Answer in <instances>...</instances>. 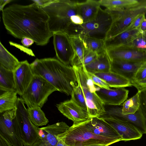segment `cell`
Segmentation results:
<instances>
[{
	"label": "cell",
	"mask_w": 146,
	"mask_h": 146,
	"mask_svg": "<svg viewBox=\"0 0 146 146\" xmlns=\"http://www.w3.org/2000/svg\"><path fill=\"white\" fill-rule=\"evenodd\" d=\"M114 106L106 109V113L101 117H107L127 122L135 126L143 134H146L144 119L139 108L135 113L124 114L122 111V105Z\"/></svg>",
	"instance_id": "12"
},
{
	"label": "cell",
	"mask_w": 146,
	"mask_h": 146,
	"mask_svg": "<svg viewBox=\"0 0 146 146\" xmlns=\"http://www.w3.org/2000/svg\"><path fill=\"white\" fill-rule=\"evenodd\" d=\"M21 42L23 46L28 47L33 44L34 41L29 38L24 37L21 39Z\"/></svg>",
	"instance_id": "43"
},
{
	"label": "cell",
	"mask_w": 146,
	"mask_h": 146,
	"mask_svg": "<svg viewBox=\"0 0 146 146\" xmlns=\"http://www.w3.org/2000/svg\"><path fill=\"white\" fill-rule=\"evenodd\" d=\"M85 68L87 72L93 74L110 71L111 61L106 51L98 54L97 58Z\"/></svg>",
	"instance_id": "23"
},
{
	"label": "cell",
	"mask_w": 146,
	"mask_h": 146,
	"mask_svg": "<svg viewBox=\"0 0 146 146\" xmlns=\"http://www.w3.org/2000/svg\"><path fill=\"white\" fill-rule=\"evenodd\" d=\"M110 60L118 59L135 62H146V52L125 45L106 48Z\"/></svg>",
	"instance_id": "13"
},
{
	"label": "cell",
	"mask_w": 146,
	"mask_h": 146,
	"mask_svg": "<svg viewBox=\"0 0 146 146\" xmlns=\"http://www.w3.org/2000/svg\"><path fill=\"white\" fill-rule=\"evenodd\" d=\"M137 0H100V5L111 11H118L129 8L137 3Z\"/></svg>",
	"instance_id": "28"
},
{
	"label": "cell",
	"mask_w": 146,
	"mask_h": 146,
	"mask_svg": "<svg viewBox=\"0 0 146 146\" xmlns=\"http://www.w3.org/2000/svg\"><path fill=\"white\" fill-rule=\"evenodd\" d=\"M0 146H12V145L0 135Z\"/></svg>",
	"instance_id": "45"
},
{
	"label": "cell",
	"mask_w": 146,
	"mask_h": 146,
	"mask_svg": "<svg viewBox=\"0 0 146 146\" xmlns=\"http://www.w3.org/2000/svg\"><path fill=\"white\" fill-rule=\"evenodd\" d=\"M84 122L73 124L66 132L59 137V140H61L69 146H85L96 144L108 146L121 141L119 139L94 134L86 127Z\"/></svg>",
	"instance_id": "4"
},
{
	"label": "cell",
	"mask_w": 146,
	"mask_h": 146,
	"mask_svg": "<svg viewBox=\"0 0 146 146\" xmlns=\"http://www.w3.org/2000/svg\"><path fill=\"white\" fill-rule=\"evenodd\" d=\"M98 54L86 48L83 57L84 64L85 66L90 63L98 57Z\"/></svg>",
	"instance_id": "37"
},
{
	"label": "cell",
	"mask_w": 146,
	"mask_h": 146,
	"mask_svg": "<svg viewBox=\"0 0 146 146\" xmlns=\"http://www.w3.org/2000/svg\"><path fill=\"white\" fill-rule=\"evenodd\" d=\"M131 83L132 86L137 89L138 92L146 88V79L138 81H133Z\"/></svg>",
	"instance_id": "40"
},
{
	"label": "cell",
	"mask_w": 146,
	"mask_h": 146,
	"mask_svg": "<svg viewBox=\"0 0 146 146\" xmlns=\"http://www.w3.org/2000/svg\"><path fill=\"white\" fill-rule=\"evenodd\" d=\"M139 28L142 32L146 31V19L145 18L143 21Z\"/></svg>",
	"instance_id": "47"
},
{
	"label": "cell",
	"mask_w": 146,
	"mask_h": 146,
	"mask_svg": "<svg viewBox=\"0 0 146 146\" xmlns=\"http://www.w3.org/2000/svg\"><path fill=\"white\" fill-rule=\"evenodd\" d=\"M56 107L64 116L73 121V124L85 121L90 118L87 110L80 107L71 100L56 104Z\"/></svg>",
	"instance_id": "14"
},
{
	"label": "cell",
	"mask_w": 146,
	"mask_h": 146,
	"mask_svg": "<svg viewBox=\"0 0 146 146\" xmlns=\"http://www.w3.org/2000/svg\"><path fill=\"white\" fill-rule=\"evenodd\" d=\"M2 18L6 29L15 38H29L36 45L44 46L53 36L48 27V15L35 3L11 5L3 9Z\"/></svg>",
	"instance_id": "1"
},
{
	"label": "cell",
	"mask_w": 146,
	"mask_h": 146,
	"mask_svg": "<svg viewBox=\"0 0 146 146\" xmlns=\"http://www.w3.org/2000/svg\"><path fill=\"white\" fill-rule=\"evenodd\" d=\"M140 106V100L138 92L134 96L125 101L122 104V111L124 114L135 113Z\"/></svg>",
	"instance_id": "32"
},
{
	"label": "cell",
	"mask_w": 146,
	"mask_h": 146,
	"mask_svg": "<svg viewBox=\"0 0 146 146\" xmlns=\"http://www.w3.org/2000/svg\"><path fill=\"white\" fill-rule=\"evenodd\" d=\"M71 100L80 107L87 110V106L84 94L79 84L74 87L71 95Z\"/></svg>",
	"instance_id": "33"
},
{
	"label": "cell",
	"mask_w": 146,
	"mask_h": 146,
	"mask_svg": "<svg viewBox=\"0 0 146 146\" xmlns=\"http://www.w3.org/2000/svg\"><path fill=\"white\" fill-rule=\"evenodd\" d=\"M101 117L117 131L122 137V141L138 139L142 136L143 134L135 126L127 122L111 118Z\"/></svg>",
	"instance_id": "17"
},
{
	"label": "cell",
	"mask_w": 146,
	"mask_h": 146,
	"mask_svg": "<svg viewBox=\"0 0 146 146\" xmlns=\"http://www.w3.org/2000/svg\"><path fill=\"white\" fill-rule=\"evenodd\" d=\"M140 100L139 109L144 119L146 128V88L138 91Z\"/></svg>",
	"instance_id": "35"
},
{
	"label": "cell",
	"mask_w": 146,
	"mask_h": 146,
	"mask_svg": "<svg viewBox=\"0 0 146 146\" xmlns=\"http://www.w3.org/2000/svg\"><path fill=\"white\" fill-rule=\"evenodd\" d=\"M77 3L70 0H54L42 8L48 17V27L51 32L67 33L72 23L71 17L78 15Z\"/></svg>",
	"instance_id": "3"
},
{
	"label": "cell",
	"mask_w": 146,
	"mask_h": 146,
	"mask_svg": "<svg viewBox=\"0 0 146 146\" xmlns=\"http://www.w3.org/2000/svg\"><path fill=\"white\" fill-rule=\"evenodd\" d=\"M34 75L40 76L57 90L71 96L74 87L78 85L74 70L54 58L36 59L30 64Z\"/></svg>",
	"instance_id": "2"
},
{
	"label": "cell",
	"mask_w": 146,
	"mask_h": 146,
	"mask_svg": "<svg viewBox=\"0 0 146 146\" xmlns=\"http://www.w3.org/2000/svg\"><path fill=\"white\" fill-rule=\"evenodd\" d=\"M84 122L86 127L94 134L122 141V137L117 131L101 117H90Z\"/></svg>",
	"instance_id": "16"
},
{
	"label": "cell",
	"mask_w": 146,
	"mask_h": 146,
	"mask_svg": "<svg viewBox=\"0 0 146 146\" xmlns=\"http://www.w3.org/2000/svg\"><path fill=\"white\" fill-rule=\"evenodd\" d=\"M71 21L72 24L76 25H81L84 23L82 18L79 15L73 16L71 18Z\"/></svg>",
	"instance_id": "42"
},
{
	"label": "cell",
	"mask_w": 146,
	"mask_h": 146,
	"mask_svg": "<svg viewBox=\"0 0 146 146\" xmlns=\"http://www.w3.org/2000/svg\"><path fill=\"white\" fill-rule=\"evenodd\" d=\"M109 11L112 21L105 40L124 31L139 15L146 13V0H139L135 5L121 10Z\"/></svg>",
	"instance_id": "8"
},
{
	"label": "cell",
	"mask_w": 146,
	"mask_h": 146,
	"mask_svg": "<svg viewBox=\"0 0 146 146\" xmlns=\"http://www.w3.org/2000/svg\"><path fill=\"white\" fill-rule=\"evenodd\" d=\"M94 74L103 80L110 88H125L132 86L131 82L128 79L111 71Z\"/></svg>",
	"instance_id": "24"
},
{
	"label": "cell",
	"mask_w": 146,
	"mask_h": 146,
	"mask_svg": "<svg viewBox=\"0 0 146 146\" xmlns=\"http://www.w3.org/2000/svg\"><path fill=\"white\" fill-rule=\"evenodd\" d=\"M31 146H48L45 141L40 136Z\"/></svg>",
	"instance_id": "44"
},
{
	"label": "cell",
	"mask_w": 146,
	"mask_h": 146,
	"mask_svg": "<svg viewBox=\"0 0 146 146\" xmlns=\"http://www.w3.org/2000/svg\"><path fill=\"white\" fill-rule=\"evenodd\" d=\"M85 146H106V145H102V144H93L90 145H88Z\"/></svg>",
	"instance_id": "49"
},
{
	"label": "cell",
	"mask_w": 146,
	"mask_h": 146,
	"mask_svg": "<svg viewBox=\"0 0 146 146\" xmlns=\"http://www.w3.org/2000/svg\"><path fill=\"white\" fill-rule=\"evenodd\" d=\"M87 74L92 80L93 83L101 88L109 90L111 89L109 86L102 80L94 74L87 71Z\"/></svg>",
	"instance_id": "36"
},
{
	"label": "cell",
	"mask_w": 146,
	"mask_h": 146,
	"mask_svg": "<svg viewBox=\"0 0 146 146\" xmlns=\"http://www.w3.org/2000/svg\"><path fill=\"white\" fill-rule=\"evenodd\" d=\"M77 5L78 15L82 18L84 23L91 21L96 18L101 6L98 1L93 0L77 2Z\"/></svg>",
	"instance_id": "21"
},
{
	"label": "cell",
	"mask_w": 146,
	"mask_h": 146,
	"mask_svg": "<svg viewBox=\"0 0 146 146\" xmlns=\"http://www.w3.org/2000/svg\"><path fill=\"white\" fill-rule=\"evenodd\" d=\"M71 41L75 51L76 58L72 65L74 64L81 65L84 70L86 68L84 64L83 57L86 47L84 43L80 38L78 35H70Z\"/></svg>",
	"instance_id": "29"
},
{
	"label": "cell",
	"mask_w": 146,
	"mask_h": 146,
	"mask_svg": "<svg viewBox=\"0 0 146 146\" xmlns=\"http://www.w3.org/2000/svg\"><path fill=\"white\" fill-rule=\"evenodd\" d=\"M129 91L124 88L109 90L99 87L96 93L105 105L120 106L127 99Z\"/></svg>",
	"instance_id": "18"
},
{
	"label": "cell",
	"mask_w": 146,
	"mask_h": 146,
	"mask_svg": "<svg viewBox=\"0 0 146 146\" xmlns=\"http://www.w3.org/2000/svg\"><path fill=\"white\" fill-rule=\"evenodd\" d=\"M17 93L14 91H6L0 95V113L16 109Z\"/></svg>",
	"instance_id": "27"
},
{
	"label": "cell",
	"mask_w": 146,
	"mask_h": 146,
	"mask_svg": "<svg viewBox=\"0 0 146 146\" xmlns=\"http://www.w3.org/2000/svg\"><path fill=\"white\" fill-rule=\"evenodd\" d=\"M145 13H143L139 15L124 31L131 30L139 28L143 21L145 18Z\"/></svg>",
	"instance_id": "38"
},
{
	"label": "cell",
	"mask_w": 146,
	"mask_h": 146,
	"mask_svg": "<svg viewBox=\"0 0 146 146\" xmlns=\"http://www.w3.org/2000/svg\"><path fill=\"white\" fill-rule=\"evenodd\" d=\"M112 21L110 11L100 7L95 19L81 25L72 23L67 33L70 35L87 36L105 40Z\"/></svg>",
	"instance_id": "5"
},
{
	"label": "cell",
	"mask_w": 146,
	"mask_h": 146,
	"mask_svg": "<svg viewBox=\"0 0 146 146\" xmlns=\"http://www.w3.org/2000/svg\"><path fill=\"white\" fill-rule=\"evenodd\" d=\"M110 60L111 71L124 77L129 80L131 83L133 80L134 76L138 70L144 63L118 59Z\"/></svg>",
	"instance_id": "19"
},
{
	"label": "cell",
	"mask_w": 146,
	"mask_h": 146,
	"mask_svg": "<svg viewBox=\"0 0 146 146\" xmlns=\"http://www.w3.org/2000/svg\"><path fill=\"white\" fill-rule=\"evenodd\" d=\"M0 90L4 92L15 91L14 71L0 65Z\"/></svg>",
	"instance_id": "26"
},
{
	"label": "cell",
	"mask_w": 146,
	"mask_h": 146,
	"mask_svg": "<svg viewBox=\"0 0 146 146\" xmlns=\"http://www.w3.org/2000/svg\"><path fill=\"white\" fill-rule=\"evenodd\" d=\"M12 1L11 0H1L0 1V10L2 11L3 10V8L5 6L7 3H9Z\"/></svg>",
	"instance_id": "46"
},
{
	"label": "cell",
	"mask_w": 146,
	"mask_h": 146,
	"mask_svg": "<svg viewBox=\"0 0 146 146\" xmlns=\"http://www.w3.org/2000/svg\"><path fill=\"white\" fill-rule=\"evenodd\" d=\"M32 1L40 7L42 8L53 2L54 0H33Z\"/></svg>",
	"instance_id": "41"
},
{
	"label": "cell",
	"mask_w": 146,
	"mask_h": 146,
	"mask_svg": "<svg viewBox=\"0 0 146 146\" xmlns=\"http://www.w3.org/2000/svg\"><path fill=\"white\" fill-rule=\"evenodd\" d=\"M18 59L10 53L0 42V65L14 71L20 63Z\"/></svg>",
	"instance_id": "25"
},
{
	"label": "cell",
	"mask_w": 146,
	"mask_h": 146,
	"mask_svg": "<svg viewBox=\"0 0 146 146\" xmlns=\"http://www.w3.org/2000/svg\"><path fill=\"white\" fill-rule=\"evenodd\" d=\"M146 52V31L140 33L135 38L124 45Z\"/></svg>",
	"instance_id": "34"
},
{
	"label": "cell",
	"mask_w": 146,
	"mask_h": 146,
	"mask_svg": "<svg viewBox=\"0 0 146 146\" xmlns=\"http://www.w3.org/2000/svg\"><path fill=\"white\" fill-rule=\"evenodd\" d=\"M14 73L15 92L21 96L29 86L34 76L30 64L27 60L20 62Z\"/></svg>",
	"instance_id": "15"
},
{
	"label": "cell",
	"mask_w": 146,
	"mask_h": 146,
	"mask_svg": "<svg viewBox=\"0 0 146 146\" xmlns=\"http://www.w3.org/2000/svg\"><path fill=\"white\" fill-rule=\"evenodd\" d=\"M30 119L36 126L38 127L46 125L49 122L41 108L33 106L27 108Z\"/></svg>",
	"instance_id": "31"
},
{
	"label": "cell",
	"mask_w": 146,
	"mask_h": 146,
	"mask_svg": "<svg viewBox=\"0 0 146 146\" xmlns=\"http://www.w3.org/2000/svg\"><path fill=\"white\" fill-rule=\"evenodd\" d=\"M72 66L83 91L90 117H100L105 115V105L96 93L99 87L93 83L82 66L73 65Z\"/></svg>",
	"instance_id": "6"
},
{
	"label": "cell",
	"mask_w": 146,
	"mask_h": 146,
	"mask_svg": "<svg viewBox=\"0 0 146 146\" xmlns=\"http://www.w3.org/2000/svg\"><path fill=\"white\" fill-rule=\"evenodd\" d=\"M16 109L0 113V135L13 146H23L16 119Z\"/></svg>",
	"instance_id": "10"
},
{
	"label": "cell",
	"mask_w": 146,
	"mask_h": 146,
	"mask_svg": "<svg viewBox=\"0 0 146 146\" xmlns=\"http://www.w3.org/2000/svg\"><path fill=\"white\" fill-rule=\"evenodd\" d=\"M145 79H146V62H144L138 70L134 76L133 80L131 82L138 81Z\"/></svg>",
	"instance_id": "39"
},
{
	"label": "cell",
	"mask_w": 146,
	"mask_h": 146,
	"mask_svg": "<svg viewBox=\"0 0 146 146\" xmlns=\"http://www.w3.org/2000/svg\"><path fill=\"white\" fill-rule=\"evenodd\" d=\"M69 126L65 122L61 121L39 128L45 133L40 136L46 142L48 146H56L58 142L59 137L66 132Z\"/></svg>",
	"instance_id": "20"
},
{
	"label": "cell",
	"mask_w": 146,
	"mask_h": 146,
	"mask_svg": "<svg viewBox=\"0 0 146 146\" xmlns=\"http://www.w3.org/2000/svg\"><path fill=\"white\" fill-rule=\"evenodd\" d=\"M142 32L139 28L124 31L106 40V48L124 45L130 42Z\"/></svg>",
	"instance_id": "22"
},
{
	"label": "cell",
	"mask_w": 146,
	"mask_h": 146,
	"mask_svg": "<svg viewBox=\"0 0 146 146\" xmlns=\"http://www.w3.org/2000/svg\"><path fill=\"white\" fill-rule=\"evenodd\" d=\"M57 90L46 80L34 75L27 89L21 96L28 108L38 106L42 108L48 96Z\"/></svg>",
	"instance_id": "7"
},
{
	"label": "cell",
	"mask_w": 146,
	"mask_h": 146,
	"mask_svg": "<svg viewBox=\"0 0 146 146\" xmlns=\"http://www.w3.org/2000/svg\"><path fill=\"white\" fill-rule=\"evenodd\" d=\"M56 146H69L64 143V142L61 139H59L58 142Z\"/></svg>",
	"instance_id": "48"
},
{
	"label": "cell",
	"mask_w": 146,
	"mask_h": 146,
	"mask_svg": "<svg viewBox=\"0 0 146 146\" xmlns=\"http://www.w3.org/2000/svg\"><path fill=\"white\" fill-rule=\"evenodd\" d=\"M79 36L82 40L86 48L98 54L106 51L105 40L87 36Z\"/></svg>",
	"instance_id": "30"
},
{
	"label": "cell",
	"mask_w": 146,
	"mask_h": 146,
	"mask_svg": "<svg viewBox=\"0 0 146 146\" xmlns=\"http://www.w3.org/2000/svg\"><path fill=\"white\" fill-rule=\"evenodd\" d=\"M16 119L19 135L24 146H31L40 137L39 129L31 121L21 98H18Z\"/></svg>",
	"instance_id": "9"
},
{
	"label": "cell",
	"mask_w": 146,
	"mask_h": 146,
	"mask_svg": "<svg viewBox=\"0 0 146 146\" xmlns=\"http://www.w3.org/2000/svg\"><path fill=\"white\" fill-rule=\"evenodd\" d=\"M53 36L57 59L65 65L72 66L76 55L70 35L66 33L57 32L53 33Z\"/></svg>",
	"instance_id": "11"
}]
</instances>
